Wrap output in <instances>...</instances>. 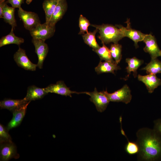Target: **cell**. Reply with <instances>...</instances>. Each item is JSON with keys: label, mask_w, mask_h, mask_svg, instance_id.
Here are the masks:
<instances>
[{"label": "cell", "mask_w": 161, "mask_h": 161, "mask_svg": "<svg viewBox=\"0 0 161 161\" xmlns=\"http://www.w3.org/2000/svg\"><path fill=\"white\" fill-rule=\"evenodd\" d=\"M103 46L98 49H93L99 56L101 61L104 60L112 62H115L113 59L109 49L106 46L105 44L102 43Z\"/></svg>", "instance_id": "25"}, {"label": "cell", "mask_w": 161, "mask_h": 161, "mask_svg": "<svg viewBox=\"0 0 161 161\" xmlns=\"http://www.w3.org/2000/svg\"><path fill=\"white\" fill-rule=\"evenodd\" d=\"M127 24L126 27L120 25L124 37H127L132 40L134 43L136 48L138 47V43L143 41L146 34L143 33L141 31L131 28L130 25L129 19L127 20Z\"/></svg>", "instance_id": "11"}, {"label": "cell", "mask_w": 161, "mask_h": 161, "mask_svg": "<svg viewBox=\"0 0 161 161\" xmlns=\"http://www.w3.org/2000/svg\"><path fill=\"white\" fill-rule=\"evenodd\" d=\"M24 0H7V2L10 4L13 8H19L22 4L24 3Z\"/></svg>", "instance_id": "30"}, {"label": "cell", "mask_w": 161, "mask_h": 161, "mask_svg": "<svg viewBox=\"0 0 161 161\" xmlns=\"http://www.w3.org/2000/svg\"><path fill=\"white\" fill-rule=\"evenodd\" d=\"M126 61L128 65L126 68L128 75L125 78L126 79L129 78L131 72L133 73L134 77L135 78H136L137 75V69L143 64V61L138 59L136 57H133L131 58H127L126 59Z\"/></svg>", "instance_id": "20"}, {"label": "cell", "mask_w": 161, "mask_h": 161, "mask_svg": "<svg viewBox=\"0 0 161 161\" xmlns=\"http://www.w3.org/2000/svg\"><path fill=\"white\" fill-rule=\"evenodd\" d=\"M67 8L66 0H60L48 23L52 26H55L57 23L62 18Z\"/></svg>", "instance_id": "14"}, {"label": "cell", "mask_w": 161, "mask_h": 161, "mask_svg": "<svg viewBox=\"0 0 161 161\" xmlns=\"http://www.w3.org/2000/svg\"><path fill=\"white\" fill-rule=\"evenodd\" d=\"M24 42L23 38L16 36L14 33V28L12 27L10 33L2 37L0 40V47L8 44H14L19 46Z\"/></svg>", "instance_id": "19"}, {"label": "cell", "mask_w": 161, "mask_h": 161, "mask_svg": "<svg viewBox=\"0 0 161 161\" xmlns=\"http://www.w3.org/2000/svg\"><path fill=\"white\" fill-rule=\"evenodd\" d=\"M55 31V26H52L45 22L39 24L30 32L33 38L45 41L52 37Z\"/></svg>", "instance_id": "3"}, {"label": "cell", "mask_w": 161, "mask_h": 161, "mask_svg": "<svg viewBox=\"0 0 161 161\" xmlns=\"http://www.w3.org/2000/svg\"><path fill=\"white\" fill-rule=\"evenodd\" d=\"M0 160L8 161L18 156L16 146L12 142L0 143Z\"/></svg>", "instance_id": "13"}, {"label": "cell", "mask_w": 161, "mask_h": 161, "mask_svg": "<svg viewBox=\"0 0 161 161\" xmlns=\"http://www.w3.org/2000/svg\"><path fill=\"white\" fill-rule=\"evenodd\" d=\"M103 92L109 102H122L127 104L131 102L132 99L131 90L126 84L112 93H109L106 90L103 91Z\"/></svg>", "instance_id": "4"}, {"label": "cell", "mask_w": 161, "mask_h": 161, "mask_svg": "<svg viewBox=\"0 0 161 161\" xmlns=\"http://www.w3.org/2000/svg\"><path fill=\"white\" fill-rule=\"evenodd\" d=\"M30 102H29L21 108L16 109L12 112L13 117L6 127L8 131L18 126L20 124L25 114L27 106Z\"/></svg>", "instance_id": "15"}, {"label": "cell", "mask_w": 161, "mask_h": 161, "mask_svg": "<svg viewBox=\"0 0 161 161\" xmlns=\"http://www.w3.org/2000/svg\"><path fill=\"white\" fill-rule=\"evenodd\" d=\"M60 0H44L42 7L45 12L46 22L48 23Z\"/></svg>", "instance_id": "22"}, {"label": "cell", "mask_w": 161, "mask_h": 161, "mask_svg": "<svg viewBox=\"0 0 161 161\" xmlns=\"http://www.w3.org/2000/svg\"><path fill=\"white\" fill-rule=\"evenodd\" d=\"M6 128L1 124H0V143L6 142H11V138Z\"/></svg>", "instance_id": "29"}, {"label": "cell", "mask_w": 161, "mask_h": 161, "mask_svg": "<svg viewBox=\"0 0 161 161\" xmlns=\"http://www.w3.org/2000/svg\"><path fill=\"white\" fill-rule=\"evenodd\" d=\"M32 0H26V2L27 4H30L32 1Z\"/></svg>", "instance_id": "33"}, {"label": "cell", "mask_w": 161, "mask_h": 161, "mask_svg": "<svg viewBox=\"0 0 161 161\" xmlns=\"http://www.w3.org/2000/svg\"><path fill=\"white\" fill-rule=\"evenodd\" d=\"M45 90L48 93H53L66 96L72 97V94L73 93L81 94V92H77L71 90L63 81H59L56 83L51 84L47 87L44 88Z\"/></svg>", "instance_id": "10"}, {"label": "cell", "mask_w": 161, "mask_h": 161, "mask_svg": "<svg viewBox=\"0 0 161 161\" xmlns=\"http://www.w3.org/2000/svg\"><path fill=\"white\" fill-rule=\"evenodd\" d=\"M47 94L44 88L31 86L28 87L27 95L24 99L27 101L35 100L42 99Z\"/></svg>", "instance_id": "17"}, {"label": "cell", "mask_w": 161, "mask_h": 161, "mask_svg": "<svg viewBox=\"0 0 161 161\" xmlns=\"http://www.w3.org/2000/svg\"><path fill=\"white\" fill-rule=\"evenodd\" d=\"M32 41L35 46V52L38 57L37 67L42 69L44 61L48 52L49 47L44 41L32 38Z\"/></svg>", "instance_id": "9"}, {"label": "cell", "mask_w": 161, "mask_h": 161, "mask_svg": "<svg viewBox=\"0 0 161 161\" xmlns=\"http://www.w3.org/2000/svg\"><path fill=\"white\" fill-rule=\"evenodd\" d=\"M90 25L89 20L83 15H80L79 19L80 31L78 34L83 35L88 32V28Z\"/></svg>", "instance_id": "28"}, {"label": "cell", "mask_w": 161, "mask_h": 161, "mask_svg": "<svg viewBox=\"0 0 161 161\" xmlns=\"http://www.w3.org/2000/svg\"><path fill=\"white\" fill-rule=\"evenodd\" d=\"M122 48L121 45L114 43L111 45L109 49L112 56L117 64L120 63L122 58Z\"/></svg>", "instance_id": "27"}, {"label": "cell", "mask_w": 161, "mask_h": 161, "mask_svg": "<svg viewBox=\"0 0 161 161\" xmlns=\"http://www.w3.org/2000/svg\"><path fill=\"white\" fill-rule=\"evenodd\" d=\"M145 44L144 51L148 53L151 58H157L161 56V50L157 44L156 38L151 34H146L143 41Z\"/></svg>", "instance_id": "8"}, {"label": "cell", "mask_w": 161, "mask_h": 161, "mask_svg": "<svg viewBox=\"0 0 161 161\" xmlns=\"http://www.w3.org/2000/svg\"><path fill=\"white\" fill-rule=\"evenodd\" d=\"M18 14L25 28L29 31L41 23L38 15L34 12L26 11L20 7L18 10Z\"/></svg>", "instance_id": "5"}, {"label": "cell", "mask_w": 161, "mask_h": 161, "mask_svg": "<svg viewBox=\"0 0 161 161\" xmlns=\"http://www.w3.org/2000/svg\"><path fill=\"white\" fill-rule=\"evenodd\" d=\"M141 70H145L147 73L156 75L161 73V61L157 58H151L150 62L142 68Z\"/></svg>", "instance_id": "23"}, {"label": "cell", "mask_w": 161, "mask_h": 161, "mask_svg": "<svg viewBox=\"0 0 161 161\" xmlns=\"http://www.w3.org/2000/svg\"><path fill=\"white\" fill-rule=\"evenodd\" d=\"M13 58L19 66L25 70L35 71L37 67V64L32 63L28 58L25 51L20 47L14 54Z\"/></svg>", "instance_id": "7"}, {"label": "cell", "mask_w": 161, "mask_h": 161, "mask_svg": "<svg viewBox=\"0 0 161 161\" xmlns=\"http://www.w3.org/2000/svg\"><path fill=\"white\" fill-rule=\"evenodd\" d=\"M6 0H0V2H3L5 1Z\"/></svg>", "instance_id": "34"}, {"label": "cell", "mask_w": 161, "mask_h": 161, "mask_svg": "<svg viewBox=\"0 0 161 161\" xmlns=\"http://www.w3.org/2000/svg\"><path fill=\"white\" fill-rule=\"evenodd\" d=\"M6 1L0 2V18H3V9Z\"/></svg>", "instance_id": "32"}, {"label": "cell", "mask_w": 161, "mask_h": 161, "mask_svg": "<svg viewBox=\"0 0 161 161\" xmlns=\"http://www.w3.org/2000/svg\"><path fill=\"white\" fill-rule=\"evenodd\" d=\"M15 8L8 6L5 2L3 9V18L4 21L14 28L17 26L14 13Z\"/></svg>", "instance_id": "21"}, {"label": "cell", "mask_w": 161, "mask_h": 161, "mask_svg": "<svg viewBox=\"0 0 161 161\" xmlns=\"http://www.w3.org/2000/svg\"><path fill=\"white\" fill-rule=\"evenodd\" d=\"M98 30L96 29L93 32H89L82 35V38L85 43L92 47L93 49H98L100 47L97 43L95 35Z\"/></svg>", "instance_id": "24"}, {"label": "cell", "mask_w": 161, "mask_h": 161, "mask_svg": "<svg viewBox=\"0 0 161 161\" xmlns=\"http://www.w3.org/2000/svg\"><path fill=\"white\" fill-rule=\"evenodd\" d=\"M121 132L122 134L124 135L127 140V143L125 147V150L126 152L130 155H133L137 154L139 151V148L137 143L130 141L128 139L123 129L122 126V123H120Z\"/></svg>", "instance_id": "26"}, {"label": "cell", "mask_w": 161, "mask_h": 161, "mask_svg": "<svg viewBox=\"0 0 161 161\" xmlns=\"http://www.w3.org/2000/svg\"><path fill=\"white\" fill-rule=\"evenodd\" d=\"M81 93L86 94L90 97V101L94 103L97 110L100 112L105 110L110 102L103 91L98 92L96 88L92 92H83Z\"/></svg>", "instance_id": "6"}, {"label": "cell", "mask_w": 161, "mask_h": 161, "mask_svg": "<svg viewBox=\"0 0 161 161\" xmlns=\"http://www.w3.org/2000/svg\"><path fill=\"white\" fill-rule=\"evenodd\" d=\"M137 140L139 148L138 161H161V134L154 129L147 127L137 131Z\"/></svg>", "instance_id": "1"}, {"label": "cell", "mask_w": 161, "mask_h": 161, "mask_svg": "<svg viewBox=\"0 0 161 161\" xmlns=\"http://www.w3.org/2000/svg\"><path fill=\"white\" fill-rule=\"evenodd\" d=\"M24 99L21 100H14L5 99L0 102V106L1 109H5L12 112L24 106L29 102Z\"/></svg>", "instance_id": "16"}, {"label": "cell", "mask_w": 161, "mask_h": 161, "mask_svg": "<svg viewBox=\"0 0 161 161\" xmlns=\"http://www.w3.org/2000/svg\"><path fill=\"white\" fill-rule=\"evenodd\" d=\"M154 123L153 129L161 134V118L155 120Z\"/></svg>", "instance_id": "31"}, {"label": "cell", "mask_w": 161, "mask_h": 161, "mask_svg": "<svg viewBox=\"0 0 161 161\" xmlns=\"http://www.w3.org/2000/svg\"><path fill=\"white\" fill-rule=\"evenodd\" d=\"M120 67L115 62H112L100 61L98 65L95 68V70L97 74L104 73H111L114 74V71L120 69Z\"/></svg>", "instance_id": "18"}, {"label": "cell", "mask_w": 161, "mask_h": 161, "mask_svg": "<svg viewBox=\"0 0 161 161\" xmlns=\"http://www.w3.org/2000/svg\"><path fill=\"white\" fill-rule=\"evenodd\" d=\"M90 25L98 30L100 35L98 37L102 43L105 44L111 42L118 43V42L124 37L120 25L114 26L103 24L101 25L91 24Z\"/></svg>", "instance_id": "2"}, {"label": "cell", "mask_w": 161, "mask_h": 161, "mask_svg": "<svg viewBox=\"0 0 161 161\" xmlns=\"http://www.w3.org/2000/svg\"><path fill=\"white\" fill-rule=\"evenodd\" d=\"M138 80L143 83L149 93L153 92L155 89L161 85V80L156 75L149 74L145 75H138Z\"/></svg>", "instance_id": "12"}]
</instances>
